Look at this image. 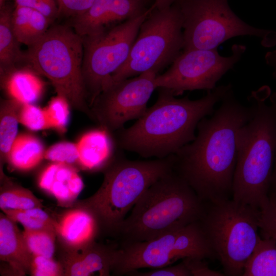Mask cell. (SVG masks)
<instances>
[{"mask_svg":"<svg viewBox=\"0 0 276 276\" xmlns=\"http://www.w3.org/2000/svg\"><path fill=\"white\" fill-rule=\"evenodd\" d=\"M250 106L232 88L213 113L199 122L195 139L174 154L173 170L204 202L229 199L237 157V135L250 118Z\"/></svg>","mask_w":276,"mask_h":276,"instance_id":"1","label":"cell"},{"mask_svg":"<svg viewBox=\"0 0 276 276\" xmlns=\"http://www.w3.org/2000/svg\"><path fill=\"white\" fill-rule=\"evenodd\" d=\"M158 89L155 104L131 126L119 130V146L145 158L167 157L193 141L199 122L213 113L232 86H218L197 100L177 98L170 90Z\"/></svg>","mask_w":276,"mask_h":276,"instance_id":"2","label":"cell"},{"mask_svg":"<svg viewBox=\"0 0 276 276\" xmlns=\"http://www.w3.org/2000/svg\"><path fill=\"white\" fill-rule=\"evenodd\" d=\"M249 120L239 130L232 199L260 208L267 202L276 150V93L264 86L248 97Z\"/></svg>","mask_w":276,"mask_h":276,"instance_id":"3","label":"cell"},{"mask_svg":"<svg viewBox=\"0 0 276 276\" xmlns=\"http://www.w3.org/2000/svg\"><path fill=\"white\" fill-rule=\"evenodd\" d=\"M205 202L173 169L152 184L121 224L120 244L153 239L200 219Z\"/></svg>","mask_w":276,"mask_h":276,"instance_id":"4","label":"cell"},{"mask_svg":"<svg viewBox=\"0 0 276 276\" xmlns=\"http://www.w3.org/2000/svg\"><path fill=\"white\" fill-rule=\"evenodd\" d=\"M173 164L174 154L146 160L116 157L104 169L103 182L97 192L76 200L71 207L88 212L99 233L116 237L129 210L152 184L173 169Z\"/></svg>","mask_w":276,"mask_h":276,"instance_id":"5","label":"cell"},{"mask_svg":"<svg viewBox=\"0 0 276 276\" xmlns=\"http://www.w3.org/2000/svg\"><path fill=\"white\" fill-rule=\"evenodd\" d=\"M28 47L24 60L30 67L47 78L70 105L93 119L82 74L83 37L73 28L57 25Z\"/></svg>","mask_w":276,"mask_h":276,"instance_id":"6","label":"cell"},{"mask_svg":"<svg viewBox=\"0 0 276 276\" xmlns=\"http://www.w3.org/2000/svg\"><path fill=\"white\" fill-rule=\"evenodd\" d=\"M259 213V209L233 199L205 202L199 222L225 275L242 276L260 237Z\"/></svg>","mask_w":276,"mask_h":276,"instance_id":"7","label":"cell"},{"mask_svg":"<svg viewBox=\"0 0 276 276\" xmlns=\"http://www.w3.org/2000/svg\"><path fill=\"white\" fill-rule=\"evenodd\" d=\"M183 47L182 19L177 4L154 8L141 25L127 60L112 75L111 84L147 72L158 74L173 62Z\"/></svg>","mask_w":276,"mask_h":276,"instance_id":"8","label":"cell"},{"mask_svg":"<svg viewBox=\"0 0 276 276\" xmlns=\"http://www.w3.org/2000/svg\"><path fill=\"white\" fill-rule=\"evenodd\" d=\"M155 8L101 32L83 37L82 74L90 106L111 84V77L127 60L140 27Z\"/></svg>","mask_w":276,"mask_h":276,"instance_id":"9","label":"cell"},{"mask_svg":"<svg viewBox=\"0 0 276 276\" xmlns=\"http://www.w3.org/2000/svg\"><path fill=\"white\" fill-rule=\"evenodd\" d=\"M119 248L112 272L116 275L142 268L165 267L187 257L216 258L199 221L149 241L120 244Z\"/></svg>","mask_w":276,"mask_h":276,"instance_id":"10","label":"cell"},{"mask_svg":"<svg viewBox=\"0 0 276 276\" xmlns=\"http://www.w3.org/2000/svg\"><path fill=\"white\" fill-rule=\"evenodd\" d=\"M176 3L182 19L183 50L217 49L235 36L263 37L268 33L242 21L227 0H179Z\"/></svg>","mask_w":276,"mask_h":276,"instance_id":"11","label":"cell"},{"mask_svg":"<svg viewBox=\"0 0 276 276\" xmlns=\"http://www.w3.org/2000/svg\"><path fill=\"white\" fill-rule=\"evenodd\" d=\"M245 49L244 45L234 44L228 57L220 55L217 49L183 50L166 72L156 76L155 86L169 89L175 96L187 90H213Z\"/></svg>","mask_w":276,"mask_h":276,"instance_id":"12","label":"cell"},{"mask_svg":"<svg viewBox=\"0 0 276 276\" xmlns=\"http://www.w3.org/2000/svg\"><path fill=\"white\" fill-rule=\"evenodd\" d=\"M157 75L150 71L113 82L91 105L93 119L101 127L112 132L123 128L128 121L139 119L148 108L147 103L156 89Z\"/></svg>","mask_w":276,"mask_h":276,"instance_id":"13","label":"cell"},{"mask_svg":"<svg viewBox=\"0 0 276 276\" xmlns=\"http://www.w3.org/2000/svg\"><path fill=\"white\" fill-rule=\"evenodd\" d=\"M146 0H95L83 14L74 17L73 28L82 37L90 36L139 16L148 9Z\"/></svg>","mask_w":276,"mask_h":276,"instance_id":"14","label":"cell"},{"mask_svg":"<svg viewBox=\"0 0 276 276\" xmlns=\"http://www.w3.org/2000/svg\"><path fill=\"white\" fill-rule=\"evenodd\" d=\"M119 246L105 245L94 241L85 246L70 248L61 245L59 262L64 275H109L118 261Z\"/></svg>","mask_w":276,"mask_h":276,"instance_id":"15","label":"cell"},{"mask_svg":"<svg viewBox=\"0 0 276 276\" xmlns=\"http://www.w3.org/2000/svg\"><path fill=\"white\" fill-rule=\"evenodd\" d=\"M57 238L61 246L76 248L95 241L99 233L94 217L87 211L71 207L53 216Z\"/></svg>","mask_w":276,"mask_h":276,"instance_id":"16","label":"cell"},{"mask_svg":"<svg viewBox=\"0 0 276 276\" xmlns=\"http://www.w3.org/2000/svg\"><path fill=\"white\" fill-rule=\"evenodd\" d=\"M38 186L54 196L60 206L68 208L76 201L84 184L71 165L54 163L48 166L41 172Z\"/></svg>","mask_w":276,"mask_h":276,"instance_id":"17","label":"cell"},{"mask_svg":"<svg viewBox=\"0 0 276 276\" xmlns=\"http://www.w3.org/2000/svg\"><path fill=\"white\" fill-rule=\"evenodd\" d=\"M32 254L16 222L0 214V259L18 275L30 274Z\"/></svg>","mask_w":276,"mask_h":276,"instance_id":"18","label":"cell"},{"mask_svg":"<svg viewBox=\"0 0 276 276\" xmlns=\"http://www.w3.org/2000/svg\"><path fill=\"white\" fill-rule=\"evenodd\" d=\"M110 131L101 127L83 134L76 143L78 163L88 170L104 169L113 161V143Z\"/></svg>","mask_w":276,"mask_h":276,"instance_id":"19","label":"cell"},{"mask_svg":"<svg viewBox=\"0 0 276 276\" xmlns=\"http://www.w3.org/2000/svg\"><path fill=\"white\" fill-rule=\"evenodd\" d=\"M31 68L15 67L1 72L4 87L11 99L22 104H33L42 96L44 84Z\"/></svg>","mask_w":276,"mask_h":276,"instance_id":"20","label":"cell"},{"mask_svg":"<svg viewBox=\"0 0 276 276\" xmlns=\"http://www.w3.org/2000/svg\"><path fill=\"white\" fill-rule=\"evenodd\" d=\"M44 152L43 145L39 139L29 134H20L12 145L7 161L17 170L27 171L40 164Z\"/></svg>","mask_w":276,"mask_h":276,"instance_id":"21","label":"cell"},{"mask_svg":"<svg viewBox=\"0 0 276 276\" xmlns=\"http://www.w3.org/2000/svg\"><path fill=\"white\" fill-rule=\"evenodd\" d=\"M12 12L9 7L1 6L0 11V67L1 72L15 67V64L24 60V54L19 47L12 28Z\"/></svg>","mask_w":276,"mask_h":276,"instance_id":"22","label":"cell"},{"mask_svg":"<svg viewBox=\"0 0 276 276\" xmlns=\"http://www.w3.org/2000/svg\"><path fill=\"white\" fill-rule=\"evenodd\" d=\"M242 276H276V240L259 238Z\"/></svg>","mask_w":276,"mask_h":276,"instance_id":"23","label":"cell"},{"mask_svg":"<svg viewBox=\"0 0 276 276\" xmlns=\"http://www.w3.org/2000/svg\"><path fill=\"white\" fill-rule=\"evenodd\" d=\"M22 104L13 100L1 101L0 110L1 163L7 160L12 145L17 135L18 114Z\"/></svg>","mask_w":276,"mask_h":276,"instance_id":"24","label":"cell"},{"mask_svg":"<svg viewBox=\"0 0 276 276\" xmlns=\"http://www.w3.org/2000/svg\"><path fill=\"white\" fill-rule=\"evenodd\" d=\"M43 207L41 200L26 188L9 183L4 188L1 189L0 208L2 211Z\"/></svg>","mask_w":276,"mask_h":276,"instance_id":"25","label":"cell"},{"mask_svg":"<svg viewBox=\"0 0 276 276\" xmlns=\"http://www.w3.org/2000/svg\"><path fill=\"white\" fill-rule=\"evenodd\" d=\"M4 214L24 228L32 230L48 229L55 231L53 216L42 210L35 208L26 210H4Z\"/></svg>","mask_w":276,"mask_h":276,"instance_id":"26","label":"cell"},{"mask_svg":"<svg viewBox=\"0 0 276 276\" xmlns=\"http://www.w3.org/2000/svg\"><path fill=\"white\" fill-rule=\"evenodd\" d=\"M22 234L26 244L33 255L53 258L57 237L55 231L24 228Z\"/></svg>","mask_w":276,"mask_h":276,"instance_id":"27","label":"cell"},{"mask_svg":"<svg viewBox=\"0 0 276 276\" xmlns=\"http://www.w3.org/2000/svg\"><path fill=\"white\" fill-rule=\"evenodd\" d=\"M70 103L64 97L57 95L44 108L51 128L64 133L66 129L70 116Z\"/></svg>","mask_w":276,"mask_h":276,"instance_id":"28","label":"cell"},{"mask_svg":"<svg viewBox=\"0 0 276 276\" xmlns=\"http://www.w3.org/2000/svg\"><path fill=\"white\" fill-rule=\"evenodd\" d=\"M258 226L261 238L276 240V194L269 193L268 200L260 208Z\"/></svg>","mask_w":276,"mask_h":276,"instance_id":"29","label":"cell"},{"mask_svg":"<svg viewBox=\"0 0 276 276\" xmlns=\"http://www.w3.org/2000/svg\"><path fill=\"white\" fill-rule=\"evenodd\" d=\"M19 122L28 129L38 131L51 128L44 108L33 104H22L18 114Z\"/></svg>","mask_w":276,"mask_h":276,"instance_id":"30","label":"cell"},{"mask_svg":"<svg viewBox=\"0 0 276 276\" xmlns=\"http://www.w3.org/2000/svg\"><path fill=\"white\" fill-rule=\"evenodd\" d=\"M44 158L54 163L71 165L78 163V152L76 144L62 142L55 144L44 152Z\"/></svg>","mask_w":276,"mask_h":276,"instance_id":"31","label":"cell"},{"mask_svg":"<svg viewBox=\"0 0 276 276\" xmlns=\"http://www.w3.org/2000/svg\"><path fill=\"white\" fill-rule=\"evenodd\" d=\"M30 274L32 276H61L64 270L61 263L53 258L33 255Z\"/></svg>","mask_w":276,"mask_h":276,"instance_id":"32","label":"cell"},{"mask_svg":"<svg viewBox=\"0 0 276 276\" xmlns=\"http://www.w3.org/2000/svg\"><path fill=\"white\" fill-rule=\"evenodd\" d=\"M51 20L33 9L28 27L25 44L29 46L38 40L49 29Z\"/></svg>","mask_w":276,"mask_h":276,"instance_id":"33","label":"cell"},{"mask_svg":"<svg viewBox=\"0 0 276 276\" xmlns=\"http://www.w3.org/2000/svg\"><path fill=\"white\" fill-rule=\"evenodd\" d=\"M33 9L16 5L12 12V24L14 34L20 43H25L27 30Z\"/></svg>","mask_w":276,"mask_h":276,"instance_id":"34","label":"cell"},{"mask_svg":"<svg viewBox=\"0 0 276 276\" xmlns=\"http://www.w3.org/2000/svg\"><path fill=\"white\" fill-rule=\"evenodd\" d=\"M126 275L132 276H191L182 262L174 266L154 268L149 271L140 272L135 270L128 272Z\"/></svg>","mask_w":276,"mask_h":276,"instance_id":"35","label":"cell"},{"mask_svg":"<svg viewBox=\"0 0 276 276\" xmlns=\"http://www.w3.org/2000/svg\"><path fill=\"white\" fill-rule=\"evenodd\" d=\"M95 0H57L58 14L75 17L84 13Z\"/></svg>","mask_w":276,"mask_h":276,"instance_id":"36","label":"cell"},{"mask_svg":"<svg viewBox=\"0 0 276 276\" xmlns=\"http://www.w3.org/2000/svg\"><path fill=\"white\" fill-rule=\"evenodd\" d=\"M16 5L32 8L52 20L58 14L54 0H15Z\"/></svg>","mask_w":276,"mask_h":276,"instance_id":"37","label":"cell"},{"mask_svg":"<svg viewBox=\"0 0 276 276\" xmlns=\"http://www.w3.org/2000/svg\"><path fill=\"white\" fill-rule=\"evenodd\" d=\"M191 276H223L224 273L211 269L203 259L187 257L182 259Z\"/></svg>","mask_w":276,"mask_h":276,"instance_id":"38","label":"cell"},{"mask_svg":"<svg viewBox=\"0 0 276 276\" xmlns=\"http://www.w3.org/2000/svg\"><path fill=\"white\" fill-rule=\"evenodd\" d=\"M179 0H155L154 5L158 9H165L170 7Z\"/></svg>","mask_w":276,"mask_h":276,"instance_id":"39","label":"cell"},{"mask_svg":"<svg viewBox=\"0 0 276 276\" xmlns=\"http://www.w3.org/2000/svg\"><path fill=\"white\" fill-rule=\"evenodd\" d=\"M272 193L276 194V150L275 158L272 176L270 182V186L269 193Z\"/></svg>","mask_w":276,"mask_h":276,"instance_id":"40","label":"cell"},{"mask_svg":"<svg viewBox=\"0 0 276 276\" xmlns=\"http://www.w3.org/2000/svg\"><path fill=\"white\" fill-rule=\"evenodd\" d=\"M274 60H275L274 63H275L274 64H272L273 66L274 65L275 66V71H274L273 74L276 73V59H275Z\"/></svg>","mask_w":276,"mask_h":276,"instance_id":"41","label":"cell"},{"mask_svg":"<svg viewBox=\"0 0 276 276\" xmlns=\"http://www.w3.org/2000/svg\"><path fill=\"white\" fill-rule=\"evenodd\" d=\"M273 76H274V77H276V73H275V74H273Z\"/></svg>","mask_w":276,"mask_h":276,"instance_id":"42","label":"cell"}]
</instances>
